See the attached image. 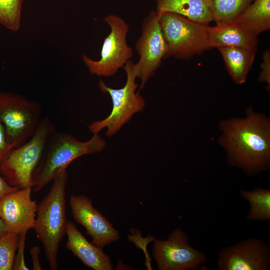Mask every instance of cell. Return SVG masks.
I'll use <instances>...</instances> for the list:
<instances>
[{
  "label": "cell",
  "mask_w": 270,
  "mask_h": 270,
  "mask_svg": "<svg viewBox=\"0 0 270 270\" xmlns=\"http://www.w3.org/2000/svg\"><path fill=\"white\" fill-rule=\"evenodd\" d=\"M246 114L243 118L220 122L218 142L226 152L228 164L251 176L270 167V120L252 107Z\"/></svg>",
  "instance_id": "6da1fadb"
},
{
  "label": "cell",
  "mask_w": 270,
  "mask_h": 270,
  "mask_svg": "<svg viewBox=\"0 0 270 270\" xmlns=\"http://www.w3.org/2000/svg\"><path fill=\"white\" fill-rule=\"evenodd\" d=\"M106 141L98 134H93L87 141L82 142L72 135L56 130L50 138L42 156L32 176V188L38 192L50 182L66 170L77 158L101 152Z\"/></svg>",
  "instance_id": "7a4b0ae2"
},
{
  "label": "cell",
  "mask_w": 270,
  "mask_h": 270,
  "mask_svg": "<svg viewBox=\"0 0 270 270\" xmlns=\"http://www.w3.org/2000/svg\"><path fill=\"white\" fill-rule=\"evenodd\" d=\"M66 170L52 181L51 188L38 204L34 229L44 246L50 269H58L59 244L65 234L68 220L66 214Z\"/></svg>",
  "instance_id": "3957f363"
},
{
  "label": "cell",
  "mask_w": 270,
  "mask_h": 270,
  "mask_svg": "<svg viewBox=\"0 0 270 270\" xmlns=\"http://www.w3.org/2000/svg\"><path fill=\"white\" fill-rule=\"evenodd\" d=\"M56 130L48 118H42L31 138L12 148L0 163V174L10 186L18 188L31 186L32 176L47 142Z\"/></svg>",
  "instance_id": "277c9868"
},
{
  "label": "cell",
  "mask_w": 270,
  "mask_h": 270,
  "mask_svg": "<svg viewBox=\"0 0 270 270\" xmlns=\"http://www.w3.org/2000/svg\"><path fill=\"white\" fill-rule=\"evenodd\" d=\"M134 64L131 60L122 67L126 72V80L124 86L120 88H113L100 80V90L110 96L112 104V109L108 116L101 120L92 122L88 129L93 134H98L106 128V135L110 137L116 134L136 114L142 111L145 106V100L138 92L136 82V78L134 68Z\"/></svg>",
  "instance_id": "5b68a950"
},
{
  "label": "cell",
  "mask_w": 270,
  "mask_h": 270,
  "mask_svg": "<svg viewBox=\"0 0 270 270\" xmlns=\"http://www.w3.org/2000/svg\"><path fill=\"white\" fill-rule=\"evenodd\" d=\"M42 108L36 101L12 92H0V121L10 150L29 140L36 132Z\"/></svg>",
  "instance_id": "8992f818"
},
{
  "label": "cell",
  "mask_w": 270,
  "mask_h": 270,
  "mask_svg": "<svg viewBox=\"0 0 270 270\" xmlns=\"http://www.w3.org/2000/svg\"><path fill=\"white\" fill-rule=\"evenodd\" d=\"M160 22L168 46L167 58L188 59L210 48L208 38L209 26L170 12L162 14Z\"/></svg>",
  "instance_id": "52a82bcc"
},
{
  "label": "cell",
  "mask_w": 270,
  "mask_h": 270,
  "mask_svg": "<svg viewBox=\"0 0 270 270\" xmlns=\"http://www.w3.org/2000/svg\"><path fill=\"white\" fill-rule=\"evenodd\" d=\"M104 21L110 26V32L104 39L100 58L95 60L83 54L82 60L91 74L108 77L116 74L130 60L133 51L126 42L128 23L114 14L106 16Z\"/></svg>",
  "instance_id": "ba28073f"
},
{
  "label": "cell",
  "mask_w": 270,
  "mask_h": 270,
  "mask_svg": "<svg viewBox=\"0 0 270 270\" xmlns=\"http://www.w3.org/2000/svg\"><path fill=\"white\" fill-rule=\"evenodd\" d=\"M160 14L152 11L144 18L142 32L136 48L140 58L134 64L136 78L140 80L142 89L149 78L160 67L162 60L167 58L168 46L160 26Z\"/></svg>",
  "instance_id": "9c48e42d"
},
{
  "label": "cell",
  "mask_w": 270,
  "mask_h": 270,
  "mask_svg": "<svg viewBox=\"0 0 270 270\" xmlns=\"http://www.w3.org/2000/svg\"><path fill=\"white\" fill-rule=\"evenodd\" d=\"M152 254L159 270L197 269L207 260L204 252L190 244L188 235L179 228L166 240H154Z\"/></svg>",
  "instance_id": "30bf717a"
},
{
  "label": "cell",
  "mask_w": 270,
  "mask_h": 270,
  "mask_svg": "<svg viewBox=\"0 0 270 270\" xmlns=\"http://www.w3.org/2000/svg\"><path fill=\"white\" fill-rule=\"evenodd\" d=\"M270 265V244L256 238L222 248L217 260L220 270H266Z\"/></svg>",
  "instance_id": "8fae6325"
},
{
  "label": "cell",
  "mask_w": 270,
  "mask_h": 270,
  "mask_svg": "<svg viewBox=\"0 0 270 270\" xmlns=\"http://www.w3.org/2000/svg\"><path fill=\"white\" fill-rule=\"evenodd\" d=\"M69 204L75 220L84 227L92 243L102 248L119 240V232L84 195H72Z\"/></svg>",
  "instance_id": "7c38bea8"
},
{
  "label": "cell",
  "mask_w": 270,
  "mask_h": 270,
  "mask_svg": "<svg viewBox=\"0 0 270 270\" xmlns=\"http://www.w3.org/2000/svg\"><path fill=\"white\" fill-rule=\"evenodd\" d=\"M32 188H18L0 200V218L8 232L20 234L34 228L38 204L32 198Z\"/></svg>",
  "instance_id": "4fadbf2b"
},
{
  "label": "cell",
  "mask_w": 270,
  "mask_h": 270,
  "mask_svg": "<svg viewBox=\"0 0 270 270\" xmlns=\"http://www.w3.org/2000/svg\"><path fill=\"white\" fill-rule=\"evenodd\" d=\"M66 246L86 266L94 270H112L110 256L102 248L90 242L71 221L66 226Z\"/></svg>",
  "instance_id": "5bb4252c"
},
{
  "label": "cell",
  "mask_w": 270,
  "mask_h": 270,
  "mask_svg": "<svg viewBox=\"0 0 270 270\" xmlns=\"http://www.w3.org/2000/svg\"><path fill=\"white\" fill-rule=\"evenodd\" d=\"M208 38L210 48L232 46L256 51L257 36L234 20L208 26Z\"/></svg>",
  "instance_id": "9a60e30c"
},
{
  "label": "cell",
  "mask_w": 270,
  "mask_h": 270,
  "mask_svg": "<svg viewBox=\"0 0 270 270\" xmlns=\"http://www.w3.org/2000/svg\"><path fill=\"white\" fill-rule=\"evenodd\" d=\"M156 11L160 15L174 13L206 26L213 20L208 0H157Z\"/></svg>",
  "instance_id": "2e32d148"
},
{
  "label": "cell",
  "mask_w": 270,
  "mask_h": 270,
  "mask_svg": "<svg viewBox=\"0 0 270 270\" xmlns=\"http://www.w3.org/2000/svg\"><path fill=\"white\" fill-rule=\"evenodd\" d=\"M217 48L221 54L226 68L234 82L236 84L244 83L254 62L256 52L232 46Z\"/></svg>",
  "instance_id": "e0dca14e"
},
{
  "label": "cell",
  "mask_w": 270,
  "mask_h": 270,
  "mask_svg": "<svg viewBox=\"0 0 270 270\" xmlns=\"http://www.w3.org/2000/svg\"><path fill=\"white\" fill-rule=\"evenodd\" d=\"M234 20L258 36L270 28V0H253Z\"/></svg>",
  "instance_id": "ac0fdd59"
},
{
  "label": "cell",
  "mask_w": 270,
  "mask_h": 270,
  "mask_svg": "<svg viewBox=\"0 0 270 270\" xmlns=\"http://www.w3.org/2000/svg\"><path fill=\"white\" fill-rule=\"evenodd\" d=\"M240 196L250 204L246 219L251 221H266L270 220V190L262 188L252 190L242 189Z\"/></svg>",
  "instance_id": "d6986e66"
},
{
  "label": "cell",
  "mask_w": 270,
  "mask_h": 270,
  "mask_svg": "<svg viewBox=\"0 0 270 270\" xmlns=\"http://www.w3.org/2000/svg\"><path fill=\"white\" fill-rule=\"evenodd\" d=\"M213 20L220 23L234 20L253 0H208Z\"/></svg>",
  "instance_id": "ffe728a7"
},
{
  "label": "cell",
  "mask_w": 270,
  "mask_h": 270,
  "mask_svg": "<svg viewBox=\"0 0 270 270\" xmlns=\"http://www.w3.org/2000/svg\"><path fill=\"white\" fill-rule=\"evenodd\" d=\"M23 0H0V24L12 31L20 26Z\"/></svg>",
  "instance_id": "44dd1931"
},
{
  "label": "cell",
  "mask_w": 270,
  "mask_h": 270,
  "mask_svg": "<svg viewBox=\"0 0 270 270\" xmlns=\"http://www.w3.org/2000/svg\"><path fill=\"white\" fill-rule=\"evenodd\" d=\"M19 234L7 232L0 238V270H12L18 248Z\"/></svg>",
  "instance_id": "7402d4cb"
},
{
  "label": "cell",
  "mask_w": 270,
  "mask_h": 270,
  "mask_svg": "<svg viewBox=\"0 0 270 270\" xmlns=\"http://www.w3.org/2000/svg\"><path fill=\"white\" fill-rule=\"evenodd\" d=\"M28 231H24L19 234L17 254L13 266V270H28L24 261V248Z\"/></svg>",
  "instance_id": "603a6c76"
},
{
  "label": "cell",
  "mask_w": 270,
  "mask_h": 270,
  "mask_svg": "<svg viewBox=\"0 0 270 270\" xmlns=\"http://www.w3.org/2000/svg\"><path fill=\"white\" fill-rule=\"evenodd\" d=\"M262 71L260 72L258 80L260 82L267 84V87L270 90V52L266 50L262 54V62L260 65Z\"/></svg>",
  "instance_id": "cb8c5ba5"
},
{
  "label": "cell",
  "mask_w": 270,
  "mask_h": 270,
  "mask_svg": "<svg viewBox=\"0 0 270 270\" xmlns=\"http://www.w3.org/2000/svg\"><path fill=\"white\" fill-rule=\"evenodd\" d=\"M10 151L6 139L4 127L0 121V163Z\"/></svg>",
  "instance_id": "d4e9b609"
},
{
  "label": "cell",
  "mask_w": 270,
  "mask_h": 270,
  "mask_svg": "<svg viewBox=\"0 0 270 270\" xmlns=\"http://www.w3.org/2000/svg\"><path fill=\"white\" fill-rule=\"evenodd\" d=\"M40 249L39 246H34L31 248L30 254L32 262V270H41L42 267L40 261Z\"/></svg>",
  "instance_id": "484cf974"
},
{
  "label": "cell",
  "mask_w": 270,
  "mask_h": 270,
  "mask_svg": "<svg viewBox=\"0 0 270 270\" xmlns=\"http://www.w3.org/2000/svg\"><path fill=\"white\" fill-rule=\"evenodd\" d=\"M18 188L10 186L0 174V200L6 194Z\"/></svg>",
  "instance_id": "4316f807"
},
{
  "label": "cell",
  "mask_w": 270,
  "mask_h": 270,
  "mask_svg": "<svg viewBox=\"0 0 270 270\" xmlns=\"http://www.w3.org/2000/svg\"><path fill=\"white\" fill-rule=\"evenodd\" d=\"M8 232L4 222L0 218V238Z\"/></svg>",
  "instance_id": "83f0119b"
}]
</instances>
